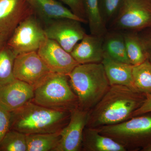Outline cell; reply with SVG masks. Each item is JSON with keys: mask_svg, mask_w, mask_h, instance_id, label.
<instances>
[{"mask_svg": "<svg viewBox=\"0 0 151 151\" xmlns=\"http://www.w3.org/2000/svg\"><path fill=\"white\" fill-rule=\"evenodd\" d=\"M133 81L138 92L145 94H151V62L146 60L139 65H134L132 70Z\"/></svg>", "mask_w": 151, "mask_h": 151, "instance_id": "22", "label": "cell"}, {"mask_svg": "<svg viewBox=\"0 0 151 151\" xmlns=\"http://www.w3.org/2000/svg\"><path fill=\"white\" fill-rule=\"evenodd\" d=\"M51 72L37 51L21 53L17 55L14 66L16 79L36 87Z\"/></svg>", "mask_w": 151, "mask_h": 151, "instance_id": "9", "label": "cell"}, {"mask_svg": "<svg viewBox=\"0 0 151 151\" xmlns=\"http://www.w3.org/2000/svg\"><path fill=\"white\" fill-rule=\"evenodd\" d=\"M123 0H100L101 16L107 26L113 22L119 12Z\"/></svg>", "mask_w": 151, "mask_h": 151, "instance_id": "25", "label": "cell"}, {"mask_svg": "<svg viewBox=\"0 0 151 151\" xmlns=\"http://www.w3.org/2000/svg\"><path fill=\"white\" fill-rule=\"evenodd\" d=\"M62 4L67 5L70 9V10L75 15L84 20L87 23L86 20L85 7H84V0H57Z\"/></svg>", "mask_w": 151, "mask_h": 151, "instance_id": "26", "label": "cell"}, {"mask_svg": "<svg viewBox=\"0 0 151 151\" xmlns=\"http://www.w3.org/2000/svg\"><path fill=\"white\" fill-rule=\"evenodd\" d=\"M142 151H151V144L146 146L142 149Z\"/></svg>", "mask_w": 151, "mask_h": 151, "instance_id": "31", "label": "cell"}, {"mask_svg": "<svg viewBox=\"0 0 151 151\" xmlns=\"http://www.w3.org/2000/svg\"><path fill=\"white\" fill-rule=\"evenodd\" d=\"M68 76L78 107L84 111L92 109L111 86L102 63L78 64Z\"/></svg>", "mask_w": 151, "mask_h": 151, "instance_id": "3", "label": "cell"}, {"mask_svg": "<svg viewBox=\"0 0 151 151\" xmlns=\"http://www.w3.org/2000/svg\"><path fill=\"white\" fill-rule=\"evenodd\" d=\"M103 49L104 55L111 59L130 64L123 32H107L103 37Z\"/></svg>", "mask_w": 151, "mask_h": 151, "instance_id": "18", "label": "cell"}, {"mask_svg": "<svg viewBox=\"0 0 151 151\" xmlns=\"http://www.w3.org/2000/svg\"><path fill=\"white\" fill-rule=\"evenodd\" d=\"M33 102L52 110L71 111L78 107L68 76L50 72L34 89Z\"/></svg>", "mask_w": 151, "mask_h": 151, "instance_id": "4", "label": "cell"}, {"mask_svg": "<svg viewBox=\"0 0 151 151\" xmlns=\"http://www.w3.org/2000/svg\"><path fill=\"white\" fill-rule=\"evenodd\" d=\"M52 72L68 76L78 63L69 52L54 40L46 38L37 51Z\"/></svg>", "mask_w": 151, "mask_h": 151, "instance_id": "10", "label": "cell"}, {"mask_svg": "<svg viewBox=\"0 0 151 151\" xmlns=\"http://www.w3.org/2000/svg\"><path fill=\"white\" fill-rule=\"evenodd\" d=\"M8 40V38L0 32V48L5 45Z\"/></svg>", "mask_w": 151, "mask_h": 151, "instance_id": "30", "label": "cell"}, {"mask_svg": "<svg viewBox=\"0 0 151 151\" xmlns=\"http://www.w3.org/2000/svg\"><path fill=\"white\" fill-rule=\"evenodd\" d=\"M150 113H151V94L146 96L142 104L134 112L132 117Z\"/></svg>", "mask_w": 151, "mask_h": 151, "instance_id": "29", "label": "cell"}, {"mask_svg": "<svg viewBox=\"0 0 151 151\" xmlns=\"http://www.w3.org/2000/svg\"><path fill=\"white\" fill-rule=\"evenodd\" d=\"M86 20L91 34L104 37L107 32L100 8V0H84Z\"/></svg>", "mask_w": 151, "mask_h": 151, "instance_id": "19", "label": "cell"}, {"mask_svg": "<svg viewBox=\"0 0 151 151\" xmlns=\"http://www.w3.org/2000/svg\"><path fill=\"white\" fill-rule=\"evenodd\" d=\"M10 114V130L28 135L60 132L69 122L70 112L52 110L32 101Z\"/></svg>", "mask_w": 151, "mask_h": 151, "instance_id": "2", "label": "cell"}, {"mask_svg": "<svg viewBox=\"0 0 151 151\" xmlns=\"http://www.w3.org/2000/svg\"><path fill=\"white\" fill-rule=\"evenodd\" d=\"M103 37L86 34L70 54L79 64L101 63L104 55Z\"/></svg>", "mask_w": 151, "mask_h": 151, "instance_id": "14", "label": "cell"}, {"mask_svg": "<svg viewBox=\"0 0 151 151\" xmlns=\"http://www.w3.org/2000/svg\"><path fill=\"white\" fill-rule=\"evenodd\" d=\"M89 111L77 107L70 111L69 122L60 132L59 144L54 151L81 150L83 133L88 122Z\"/></svg>", "mask_w": 151, "mask_h": 151, "instance_id": "11", "label": "cell"}, {"mask_svg": "<svg viewBox=\"0 0 151 151\" xmlns=\"http://www.w3.org/2000/svg\"><path fill=\"white\" fill-rule=\"evenodd\" d=\"M35 14L44 22L61 19L76 20L81 23L85 21L76 16L62 3L57 0H27Z\"/></svg>", "mask_w": 151, "mask_h": 151, "instance_id": "15", "label": "cell"}, {"mask_svg": "<svg viewBox=\"0 0 151 151\" xmlns=\"http://www.w3.org/2000/svg\"><path fill=\"white\" fill-rule=\"evenodd\" d=\"M34 94L32 86L15 78L0 87V107L12 112L32 101Z\"/></svg>", "mask_w": 151, "mask_h": 151, "instance_id": "13", "label": "cell"}, {"mask_svg": "<svg viewBox=\"0 0 151 151\" xmlns=\"http://www.w3.org/2000/svg\"><path fill=\"white\" fill-rule=\"evenodd\" d=\"M123 33L130 64L139 65L148 59L138 32L126 31Z\"/></svg>", "mask_w": 151, "mask_h": 151, "instance_id": "21", "label": "cell"}, {"mask_svg": "<svg viewBox=\"0 0 151 151\" xmlns=\"http://www.w3.org/2000/svg\"><path fill=\"white\" fill-rule=\"evenodd\" d=\"M113 25L116 30L139 32L151 27V0H123Z\"/></svg>", "mask_w": 151, "mask_h": 151, "instance_id": "6", "label": "cell"}, {"mask_svg": "<svg viewBox=\"0 0 151 151\" xmlns=\"http://www.w3.org/2000/svg\"><path fill=\"white\" fill-rule=\"evenodd\" d=\"M147 59L151 62V27L138 32Z\"/></svg>", "mask_w": 151, "mask_h": 151, "instance_id": "28", "label": "cell"}, {"mask_svg": "<svg viewBox=\"0 0 151 151\" xmlns=\"http://www.w3.org/2000/svg\"><path fill=\"white\" fill-rule=\"evenodd\" d=\"M101 63L111 86L124 85L137 91L134 85L132 74L134 65L114 60L105 55Z\"/></svg>", "mask_w": 151, "mask_h": 151, "instance_id": "16", "label": "cell"}, {"mask_svg": "<svg viewBox=\"0 0 151 151\" xmlns=\"http://www.w3.org/2000/svg\"><path fill=\"white\" fill-rule=\"evenodd\" d=\"M0 151H27L26 135L9 130L0 143Z\"/></svg>", "mask_w": 151, "mask_h": 151, "instance_id": "24", "label": "cell"}, {"mask_svg": "<svg viewBox=\"0 0 151 151\" xmlns=\"http://www.w3.org/2000/svg\"><path fill=\"white\" fill-rule=\"evenodd\" d=\"M33 14L27 0H0V32L9 39L18 25Z\"/></svg>", "mask_w": 151, "mask_h": 151, "instance_id": "12", "label": "cell"}, {"mask_svg": "<svg viewBox=\"0 0 151 151\" xmlns=\"http://www.w3.org/2000/svg\"><path fill=\"white\" fill-rule=\"evenodd\" d=\"M46 37L44 27L33 14L18 25L8 40L6 45L17 55L37 51Z\"/></svg>", "mask_w": 151, "mask_h": 151, "instance_id": "7", "label": "cell"}, {"mask_svg": "<svg viewBox=\"0 0 151 151\" xmlns=\"http://www.w3.org/2000/svg\"><path fill=\"white\" fill-rule=\"evenodd\" d=\"M61 131L26 135L27 151H54L59 144Z\"/></svg>", "mask_w": 151, "mask_h": 151, "instance_id": "20", "label": "cell"}, {"mask_svg": "<svg viewBox=\"0 0 151 151\" xmlns=\"http://www.w3.org/2000/svg\"><path fill=\"white\" fill-rule=\"evenodd\" d=\"M17 55L6 44L0 48V87L14 81V60Z\"/></svg>", "mask_w": 151, "mask_h": 151, "instance_id": "23", "label": "cell"}, {"mask_svg": "<svg viewBox=\"0 0 151 151\" xmlns=\"http://www.w3.org/2000/svg\"><path fill=\"white\" fill-rule=\"evenodd\" d=\"M81 23L72 19H58L45 23L44 29L47 37L54 40L70 53L86 35Z\"/></svg>", "mask_w": 151, "mask_h": 151, "instance_id": "8", "label": "cell"}, {"mask_svg": "<svg viewBox=\"0 0 151 151\" xmlns=\"http://www.w3.org/2000/svg\"><path fill=\"white\" fill-rule=\"evenodd\" d=\"M146 95L124 85H113L89 111L86 127L96 128L122 123L131 119Z\"/></svg>", "mask_w": 151, "mask_h": 151, "instance_id": "1", "label": "cell"}, {"mask_svg": "<svg viewBox=\"0 0 151 151\" xmlns=\"http://www.w3.org/2000/svg\"><path fill=\"white\" fill-rule=\"evenodd\" d=\"M112 138L127 151L142 149L151 144V114L132 117L119 124L95 128Z\"/></svg>", "mask_w": 151, "mask_h": 151, "instance_id": "5", "label": "cell"}, {"mask_svg": "<svg viewBox=\"0 0 151 151\" xmlns=\"http://www.w3.org/2000/svg\"><path fill=\"white\" fill-rule=\"evenodd\" d=\"M81 150L127 151L122 145L112 138L102 134L95 128L86 127L83 133Z\"/></svg>", "mask_w": 151, "mask_h": 151, "instance_id": "17", "label": "cell"}, {"mask_svg": "<svg viewBox=\"0 0 151 151\" xmlns=\"http://www.w3.org/2000/svg\"><path fill=\"white\" fill-rule=\"evenodd\" d=\"M10 112L0 107V143L10 127Z\"/></svg>", "mask_w": 151, "mask_h": 151, "instance_id": "27", "label": "cell"}]
</instances>
